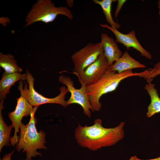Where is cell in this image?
Listing matches in <instances>:
<instances>
[{"instance_id": "1", "label": "cell", "mask_w": 160, "mask_h": 160, "mask_svg": "<svg viewBox=\"0 0 160 160\" xmlns=\"http://www.w3.org/2000/svg\"><path fill=\"white\" fill-rule=\"evenodd\" d=\"M124 124L125 122H122L115 127L106 128L103 126L101 120L97 119L91 126L79 125L75 129L74 137L81 147L97 151L114 145L122 140L124 135Z\"/></svg>"}, {"instance_id": "2", "label": "cell", "mask_w": 160, "mask_h": 160, "mask_svg": "<svg viewBox=\"0 0 160 160\" xmlns=\"http://www.w3.org/2000/svg\"><path fill=\"white\" fill-rule=\"evenodd\" d=\"M150 68L140 72H133L129 70L121 73L111 71L110 68L96 83L86 86V91L93 112L98 111L102 104L100 100L103 95L115 90L120 82L124 79L132 76L148 75Z\"/></svg>"}, {"instance_id": "3", "label": "cell", "mask_w": 160, "mask_h": 160, "mask_svg": "<svg viewBox=\"0 0 160 160\" xmlns=\"http://www.w3.org/2000/svg\"><path fill=\"white\" fill-rule=\"evenodd\" d=\"M35 112L30 116V119L28 124L25 125L22 122L21 123L19 140L16 147L18 152L23 150L28 160L38 156H42L41 153L38 152L37 149H47L45 145L46 142V134L42 130L38 132L36 127L37 120L34 116Z\"/></svg>"}, {"instance_id": "4", "label": "cell", "mask_w": 160, "mask_h": 160, "mask_svg": "<svg viewBox=\"0 0 160 160\" xmlns=\"http://www.w3.org/2000/svg\"><path fill=\"white\" fill-rule=\"evenodd\" d=\"M59 15H64L70 20L73 18L71 12L67 7H56L51 0H38L28 12L24 27L38 22L45 23L52 22Z\"/></svg>"}, {"instance_id": "5", "label": "cell", "mask_w": 160, "mask_h": 160, "mask_svg": "<svg viewBox=\"0 0 160 160\" xmlns=\"http://www.w3.org/2000/svg\"><path fill=\"white\" fill-rule=\"evenodd\" d=\"M26 74L27 76L26 81L28 86L25 81L24 82L22 80H20L18 88L21 96L26 98L33 107H38L41 105L46 103L57 104L64 107L66 106V101L65 99L66 95L69 92L67 88L65 86L60 87V94L54 97H45L35 90L34 87V79L28 69L26 71Z\"/></svg>"}, {"instance_id": "6", "label": "cell", "mask_w": 160, "mask_h": 160, "mask_svg": "<svg viewBox=\"0 0 160 160\" xmlns=\"http://www.w3.org/2000/svg\"><path fill=\"white\" fill-rule=\"evenodd\" d=\"M58 81L60 82L66 86L71 93L70 98L66 101V106L72 104H79L82 107L85 115L89 118H91L90 110L93 112V110L87 92L86 84L82 81H79L81 87L79 89H76L74 87V82L71 79L63 75L59 76Z\"/></svg>"}, {"instance_id": "7", "label": "cell", "mask_w": 160, "mask_h": 160, "mask_svg": "<svg viewBox=\"0 0 160 160\" xmlns=\"http://www.w3.org/2000/svg\"><path fill=\"white\" fill-rule=\"evenodd\" d=\"M104 52L100 42L89 43L71 56L74 64V73H79L94 63Z\"/></svg>"}, {"instance_id": "8", "label": "cell", "mask_w": 160, "mask_h": 160, "mask_svg": "<svg viewBox=\"0 0 160 160\" xmlns=\"http://www.w3.org/2000/svg\"><path fill=\"white\" fill-rule=\"evenodd\" d=\"M17 104L15 110L8 114V116L12 122V125L15 129L14 134L11 137V145L15 146L19 140V136L17 135L20 132L19 128L21 121L24 117L28 116L33 112H36L37 107L33 108L25 97L21 96L17 98Z\"/></svg>"}, {"instance_id": "9", "label": "cell", "mask_w": 160, "mask_h": 160, "mask_svg": "<svg viewBox=\"0 0 160 160\" xmlns=\"http://www.w3.org/2000/svg\"><path fill=\"white\" fill-rule=\"evenodd\" d=\"M110 66L103 52L94 63L83 71L79 73H73L77 76L79 81L83 82L87 86L89 85L98 81Z\"/></svg>"}, {"instance_id": "10", "label": "cell", "mask_w": 160, "mask_h": 160, "mask_svg": "<svg viewBox=\"0 0 160 160\" xmlns=\"http://www.w3.org/2000/svg\"><path fill=\"white\" fill-rule=\"evenodd\" d=\"M100 25L102 28H107L114 33L116 37V42L122 44L127 49L133 48L139 51L141 56L149 59H152V57L151 54L145 50L139 42L136 37L134 30H132L127 34H124L119 31L118 29L106 24H100Z\"/></svg>"}, {"instance_id": "11", "label": "cell", "mask_w": 160, "mask_h": 160, "mask_svg": "<svg viewBox=\"0 0 160 160\" xmlns=\"http://www.w3.org/2000/svg\"><path fill=\"white\" fill-rule=\"evenodd\" d=\"M100 42L103 49L105 56L111 66L122 56L123 53L113 38L105 33L101 34Z\"/></svg>"}, {"instance_id": "12", "label": "cell", "mask_w": 160, "mask_h": 160, "mask_svg": "<svg viewBox=\"0 0 160 160\" xmlns=\"http://www.w3.org/2000/svg\"><path fill=\"white\" fill-rule=\"evenodd\" d=\"M145 67V65L134 59L127 51H126L119 58L110 66V68L111 71L121 73L135 68Z\"/></svg>"}, {"instance_id": "13", "label": "cell", "mask_w": 160, "mask_h": 160, "mask_svg": "<svg viewBox=\"0 0 160 160\" xmlns=\"http://www.w3.org/2000/svg\"><path fill=\"white\" fill-rule=\"evenodd\" d=\"M27 79L25 73L20 72L9 73L4 72L0 81V100L4 102L7 95L9 93V90L15 82L18 80H25Z\"/></svg>"}, {"instance_id": "14", "label": "cell", "mask_w": 160, "mask_h": 160, "mask_svg": "<svg viewBox=\"0 0 160 160\" xmlns=\"http://www.w3.org/2000/svg\"><path fill=\"white\" fill-rule=\"evenodd\" d=\"M144 89L147 91L151 99V102L147 107L146 116L150 118L156 113L160 112V98L155 85L151 81L147 82Z\"/></svg>"}, {"instance_id": "15", "label": "cell", "mask_w": 160, "mask_h": 160, "mask_svg": "<svg viewBox=\"0 0 160 160\" xmlns=\"http://www.w3.org/2000/svg\"><path fill=\"white\" fill-rule=\"evenodd\" d=\"M4 102L0 103V152L5 146H9L10 142V134L13 127L12 124L7 125L3 117L1 111L4 108Z\"/></svg>"}, {"instance_id": "16", "label": "cell", "mask_w": 160, "mask_h": 160, "mask_svg": "<svg viewBox=\"0 0 160 160\" xmlns=\"http://www.w3.org/2000/svg\"><path fill=\"white\" fill-rule=\"evenodd\" d=\"M0 66L7 73L21 72L23 70L17 64L14 56L10 54L6 55L0 52Z\"/></svg>"}, {"instance_id": "17", "label": "cell", "mask_w": 160, "mask_h": 160, "mask_svg": "<svg viewBox=\"0 0 160 160\" xmlns=\"http://www.w3.org/2000/svg\"><path fill=\"white\" fill-rule=\"evenodd\" d=\"M93 2L99 5L101 7L105 15L107 23L112 28L117 29L121 26V25L115 22L113 20L111 15V5L113 2L117 0H93Z\"/></svg>"}, {"instance_id": "18", "label": "cell", "mask_w": 160, "mask_h": 160, "mask_svg": "<svg viewBox=\"0 0 160 160\" xmlns=\"http://www.w3.org/2000/svg\"><path fill=\"white\" fill-rule=\"evenodd\" d=\"M150 68V72L148 75L140 77L145 79L147 82H151L155 77L160 74V61L156 63L153 68Z\"/></svg>"}, {"instance_id": "19", "label": "cell", "mask_w": 160, "mask_h": 160, "mask_svg": "<svg viewBox=\"0 0 160 160\" xmlns=\"http://www.w3.org/2000/svg\"><path fill=\"white\" fill-rule=\"evenodd\" d=\"M117 1V5L114 12L115 18L118 17L122 7L127 1L126 0H118Z\"/></svg>"}, {"instance_id": "20", "label": "cell", "mask_w": 160, "mask_h": 160, "mask_svg": "<svg viewBox=\"0 0 160 160\" xmlns=\"http://www.w3.org/2000/svg\"><path fill=\"white\" fill-rule=\"evenodd\" d=\"M10 22L9 18L7 17H1L0 18V23L3 26H5Z\"/></svg>"}, {"instance_id": "21", "label": "cell", "mask_w": 160, "mask_h": 160, "mask_svg": "<svg viewBox=\"0 0 160 160\" xmlns=\"http://www.w3.org/2000/svg\"><path fill=\"white\" fill-rule=\"evenodd\" d=\"M14 153V150L11 153L5 154L0 160H11V156Z\"/></svg>"}, {"instance_id": "22", "label": "cell", "mask_w": 160, "mask_h": 160, "mask_svg": "<svg viewBox=\"0 0 160 160\" xmlns=\"http://www.w3.org/2000/svg\"><path fill=\"white\" fill-rule=\"evenodd\" d=\"M129 160H160V157L149 159H142L138 158L136 156H132L130 157Z\"/></svg>"}, {"instance_id": "23", "label": "cell", "mask_w": 160, "mask_h": 160, "mask_svg": "<svg viewBox=\"0 0 160 160\" xmlns=\"http://www.w3.org/2000/svg\"><path fill=\"white\" fill-rule=\"evenodd\" d=\"M66 2L68 7H72L73 6V0H66Z\"/></svg>"}, {"instance_id": "24", "label": "cell", "mask_w": 160, "mask_h": 160, "mask_svg": "<svg viewBox=\"0 0 160 160\" xmlns=\"http://www.w3.org/2000/svg\"><path fill=\"white\" fill-rule=\"evenodd\" d=\"M158 7L159 9V14L160 17V0H159L158 2Z\"/></svg>"}, {"instance_id": "25", "label": "cell", "mask_w": 160, "mask_h": 160, "mask_svg": "<svg viewBox=\"0 0 160 160\" xmlns=\"http://www.w3.org/2000/svg\"><path fill=\"white\" fill-rule=\"evenodd\" d=\"M33 160L32 159H30V160H28L27 159H23V160Z\"/></svg>"}]
</instances>
